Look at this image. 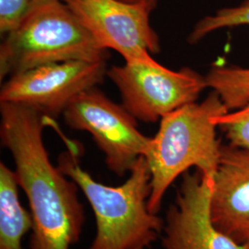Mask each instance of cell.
I'll return each mask as SVG.
<instances>
[{
	"instance_id": "14",
	"label": "cell",
	"mask_w": 249,
	"mask_h": 249,
	"mask_svg": "<svg viewBox=\"0 0 249 249\" xmlns=\"http://www.w3.org/2000/svg\"><path fill=\"white\" fill-rule=\"evenodd\" d=\"M229 144L249 150V102L232 113H225L214 118Z\"/></svg>"
},
{
	"instance_id": "4",
	"label": "cell",
	"mask_w": 249,
	"mask_h": 249,
	"mask_svg": "<svg viewBox=\"0 0 249 249\" xmlns=\"http://www.w3.org/2000/svg\"><path fill=\"white\" fill-rule=\"evenodd\" d=\"M108 55L63 0L35 3L0 47V79L36 67L72 60L106 61Z\"/></svg>"
},
{
	"instance_id": "5",
	"label": "cell",
	"mask_w": 249,
	"mask_h": 249,
	"mask_svg": "<svg viewBox=\"0 0 249 249\" xmlns=\"http://www.w3.org/2000/svg\"><path fill=\"white\" fill-rule=\"evenodd\" d=\"M66 124L89 132L117 177L130 172L145 155L151 138L138 128L137 119L95 87L80 92L63 112Z\"/></svg>"
},
{
	"instance_id": "13",
	"label": "cell",
	"mask_w": 249,
	"mask_h": 249,
	"mask_svg": "<svg viewBox=\"0 0 249 249\" xmlns=\"http://www.w3.org/2000/svg\"><path fill=\"white\" fill-rule=\"evenodd\" d=\"M242 25H249V0L235 7L219 9L213 15L201 18L188 36V42L196 44L217 30Z\"/></svg>"
},
{
	"instance_id": "3",
	"label": "cell",
	"mask_w": 249,
	"mask_h": 249,
	"mask_svg": "<svg viewBox=\"0 0 249 249\" xmlns=\"http://www.w3.org/2000/svg\"><path fill=\"white\" fill-rule=\"evenodd\" d=\"M229 112L213 92L200 104L192 103L163 116L157 134L151 138L144 155L151 174L148 207L158 214L162 198L173 182L191 167L213 178L222 144L216 137L214 118Z\"/></svg>"
},
{
	"instance_id": "2",
	"label": "cell",
	"mask_w": 249,
	"mask_h": 249,
	"mask_svg": "<svg viewBox=\"0 0 249 249\" xmlns=\"http://www.w3.org/2000/svg\"><path fill=\"white\" fill-rule=\"evenodd\" d=\"M79 157V145L71 142L57 167L80 187L95 214L97 231L89 249H150L164 221L148 207L151 174L146 158L138 160L124 184L110 187L82 169Z\"/></svg>"
},
{
	"instance_id": "11",
	"label": "cell",
	"mask_w": 249,
	"mask_h": 249,
	"mask_svg": "<svg viewBox=\"0 0 249 249\" xmlns=\"http://www.w3.org/2000/svg\"><path fill=\"white\" fill-rule=\"evenodd\" d=\"M15 171L0 163V249H22L24 234L33 229V217L21 206Z\"/></svg>"
},
{
	"instance_id": "8",
	"label": "cell",
	"mask_w": 249,
	"mask_h": 249,
	"mask_svg": "<svg viewBox=\"0 0 249 249\" xmlns=\"http://www.w3.org/2000/svg\"><path fill=\"white\" fill-rule=\"evenodd\" d=\"M107 72V61L42 65L9 77L0 91V103L25 106L56 117L80 92L102 82Z\"/></svg>"
},
{
	"instance_id": "1",
	"label": "cell",
	"mask_w": 249,
	"mask_h": 249,
	"mask_svg": "<svg viewBox=\"0 0 249 249\" xmlns=\"http://www.w3.org/2000/svg\"><path fill=\"white\" fill-rule=\"evenodd\" d=\"M0 104L1 142L13 157L33 217L30 249H71L80 241L85 214L79 187L53 166L45 149L48 116L25 106Z\"/></svg>"
},
{
	"instance_id": "7",
	"label": "cell",
	"mask_w": 249,
	"mask_h": 249,
	"mask_svg": "<svg viewBox=\"0 0 249 249\" xmlns=\"http://www.w3.org/2000/svg\"><path fill=\"white\" fill-rule=\"evenodd\" d=\"M104 49L120 53L125 63L151 64L160 40L150 22L152 9L120 0H63Z\"/></svg>"
},
{
	"instance_id": "12",
	"label": "cell",
	"mask_w": 249,
	"mask_h": 249,
	"mask_svg": "<svg viewBox=\"0 0 249 249\" xmlns=\"http://www.w3.org/2000/svg\"><path fill=\"white\" fill-rule=\"evenodd\" d=\"M208 87L213 89L230 109H239L249 102V69L216 67L205 76Z\"/></svg>"
},
{
	"instance_id": "9",
	"label": "cell",
	"mask_w": 249,
	"mask_h": 249,
	"mask_svg": "<svg viewBox=\"0 0 249 249\" xmlns=\"http://www.w3.org/2000/svg\"><path fill=\"white\" fill-rule=\"evenodd\" d=\"M213 178L200 171L183 175L175 204L165 216L163 249H249L220 231L212 218Z\"/></svg>"
},
{
	"instance_id": "16",
	"label": "cell",
	"mask_w": 249,
	"mask_h": 249,
	"mask_svg": "<svg viewBox=\"0 0 249 249\" xmlns=\"http://www.w3.org/2000/svg\"><path fill=\"white\" fill-rule=\"evenodd\" d=\"M123 2L126 3H131V4H145L148 7H150L152 10L155 8V6L157 5V0H120Z\"/></svg>"
},
{
	"instance_id": "15",
	"label": "cell",
	"mask_w": 249,
	"mask_h": 249,
	"mask_svg": "<svg viewBox=\"0 0 249 249\" xmlns=\"http://www.w3.org/2000/svg\"><path fill=\"white\" fill-rule=\"evenodd\" d=\"M35 5V0H0V32L8 36L16 31Z\"/></svg>"
},
{
	"instance_id": "6",
	"label": "cell",
	"mask_w": 249,
	"mask_h": 249,
	"mask_svg": "<svg viewBox=\"0 0 249 249\" xmlns=\"http://www.w3.org/2000/svg\"><path fill=\"white\" fill-rule=\"evenodd\" d=\"M119 89L123 107L137 119L154 123L170 113L196 103L208 87L203 76L191 69L172 71L160 63H124L107 70Z\"/></svg>"
},
{
	"instance_id": "17",
	"label": "cell",
	"mask_w": 249,
	"mask_h": 249,
	"mask_svg": "<svg viewBox=\"0 0 249 249\" xmlns=\"http://www.w3.org/2000/svg\"><path fill=\"white\" fill-rule=\"evenodd\" d=\"M43 1H46V0H35V3H39V2H43Z\"/></svg>"
},
{
	"instance_id": "10",
	"label": "cell",
	"mask_w": 249,
	"mask_h": 249,
	"mask_svg": "<svg viewBox=\"0 0 249 249\" xmlns=\"http://www.w3.org/2000/svg\"><path fill=\"white\" fill-rule=\"evenodd\" d=\"M212 218L216 227L239 244H249V150L221 146L213 178Z\"/></svg>"
}]
</instances>
